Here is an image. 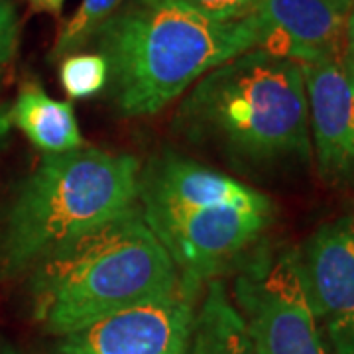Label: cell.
<instances>
[{
    "label": "cell",
    "instance_id": "cell-1",
    "mask_svg": "<svg viewBox=\"0 0 354 354\" xmlns=\"http://www.w3.org/2000/svg\"><path fill=\"white\" fill-rule=\"evenodd\" d=\"M30 274L36 317L59 337L181 288L177 266L138 205L51 254Z\"/></svg>",
    "mask_w": 354,
    "mask_h": 354
},
{
    "label": "cell",
    "instance_id": "cell-5",
    "mask_svg": "<svg viewBox=\"0 0 354 354\" xmlns=\"http://www.w3.org/2000/svg\"><path fill=\"white\" fill-rule=\"evenodd\" d=\"M140 162L77 148L46 153L0 213V279L32 272L85 232L138 203Z\"/></svg>",
    "mask_w": 354,
    "mask_h": 354
},
{
    "label": "cell",
    "instance_id": "cell-12",
    "mask_svg": "<svg viewBox=\"0 0 354 354\" xmlns=\"http://www.w3.org/2000/svg\"><path fill=\"white\" fill-rule=\"evenodd\" d=\"M187 354H254L241 313L218 281L211 283L199 315L193 317Z\"/></svg>",
    "mask_w": 354,
    "mask_h": 354
},
{
    "label": "cell",
    "instance_id": "cell-18",
    "mask_svg": "<svg viewBox=\"0 0 354 354\" xmlns=\"http://www.w3.org/2000/svg\"><path fill=\"white\" fill-rule=\"evenodd\" d=\"M30 6L36 12H48V14H59L64 8L65 0H28Z\"/></svg>",
    "mask_w": 354,
    "mask_h": 354
},
{
    "label": "cell",
    "instance_id": "cell-9",
    "mask_svg": "<svg viewBox=\"0 0 354 354\" xmlns=\"http://www.w3.org/2000/svg\"><path fill=\"white\" fill-rule=\"evenodd\" d=\"M354 0H262L248 14L256 50L313 64L341 59Z\"/></svg>",
    "mask_w": 354,
    "mask_h": 354
},
{
    "label": "cell",
    "instance_id": "cell-10",
    "mask_svg": "<svg viewBox=\"0 0 354 354\" xmlns=\"http://www.w3.org/2000/svg\"><path fill=\"white\" fill-rule=\"evenodd\" d=\"M304 67L309 132L319 174L329 181L354 177V77L342 59Z\"/></svg>",
    "mask_w": 354,
    "mask_h": 354
},
{
    "label": "cell",
    "instance_id": "cell-19",
    "mask_svg": "<svg viewBox=\"0 0 354 354\" xmlns=\"http://www.w3.org/2000/svg\"><path fill=\"white\" fill-rule=\"evenodd\" d=\"M8 130H10V118H8V114L0 109V142L8 134Z\"/></svg>",
    "mask_w": 354,
    "mask_h": 354
},
{
    "label": "cell",
    "instance_id": "cell-2",
    "mask_svg": "<svg viewBox=\"0 0 354 354\" xmlns=\"http://www.w3.org/2000/svg\"><path fill=\"white\" fill-rule=\"evenodd\" d=\"M176 124L239 164L311 158L301 64L244 51L203 75L181 102Z\"/></svg>",
    "mask_w": 354,
    "mask_h": 354
},
{
    "label": "cell",
    "instance_id": "cell-17",
    "mask_svg": "<svg viewBox=\"0 0 354 354\" xmlns=\"http://www.w3.org/2000/svg\"><path fill=\"white\" fill-rule=\"evenodd\" d=\"M342 64L346 67V71L354 77V4L353 10L348 14V22H346V32H344V48H342Z\"/></svg>",
    "mask_w": 354,
    "mask_h": 354
},
{
    "label": "cell",
    "instance_id": "cell-7",
    "mask_svg": "<svg viewBox=\"0 0 354 354\" xmlns=\"http://www.w3.org/2000/svg\"><path fill=\"white\" fill-rule=\"evenodd\" d=\"M197 286L181 278L171 295L62 337L59 354H187Z\"/></svg>",
    "mask_w": 354,
    "mask_h": 354
},
{
    "label": "cell",
    "instance_id": "cell-4",
    "mask_svg": "<svg viewBox=\"0 0 354 354\" xmlns=\"http://www.w3.org/2000/svg\"><path fill=\"white\" fill-rule=\"evenodd\" d=\"M138 203L181 278L195 286L236 262L276 213L262 191L174 153L140 171Z\"/></svg>",
    "mask_w": 354,
    "mask_h": 354
},
{
    "label": "cell",
    "instance_id": "cell-6",
    "mask_svg": "<svg viewBox=\"0 0 354 354\" xmlns=\"http://www.w3.org/2000/svg\"><path fill=\"white\" fill-rule=\"evenodd\" d=\"M232 304L254 354H330L309 304L299 250L252 258L236 276Z\"/></svg>",
    "mask_w": 354,
    "mask_h": 354
},
{
    "label": "cell",
    "instance_id": "cell-8",
    "mask_svg": "<svg viewBox=\"0 0 354 354\" xmlns=\"http://www.w3.org/2000/svg\"><path fill=\"white\" fill-rule=\"evenodd\" d=\"M299 258L309 304L330 354H354V216L321 225Z\"/></svg>",
    "mask_w": 354,
    "mask_h": 354
},
{
    "label": "cell",
    "instance_id": "cell-14",
    "mask_svg": "<svg viewBox=\"0 0 354 354\" xmlns=\"http://www.w3.org/2000/svg\"><path fill=\"white\" fill-rule=\"evenodd\" d=\"M59 79L71 99H85L101 93L109 81V65L101 53H71L62 59Z\"/></svg>",
    "mask_w": 354,
    "mask_h": 354
},
{
    "label": "cell",
    "instance_id": "cell-11",
    "mask_svg": "<svg viewBox=\"0 0 354 354\" xmlns=\"http://www.w3.org/2000/svg\"><path fill=\"white\" fill-rule=\"evenodd\" d=\"M8 118L44 153L69 152L85 144L71 102L50 97L36 79L22 83Z\"/></svg>",
    "mask_w": 354,
    "mask_h": 354
},
{
    "label": "cell",
    "instance_id": "cell-13",
    "mask_svg": "<svg viewBox=\"0 0 354 354\" xmlns=\"http://www.w3.org/2000/svg\"><path fill=\"white\" fill-rule=\"evenodd\" d=\"M120 4L122 0H81L73 16L59 30L51 48V59L62 62L67 55L87 48L104 22L118 12Z\"/></svg>",
    "mask_w": 354,
    "mask_h": 354
},
{
    "label": "cell",
    "instance_id": "cell-16",
    "mask_svg": "<svg viewBox=\"0 0 354 354\" xmlns=\"http://www.w3.org/2000/svg\"><path fill=\"white\" fill-rule=\"evenodd\" d=\"M20 20L14 0H0V71L10 64L18 50Z\"/></svg>",
    "mask_w": 354,
    "mask_h": 354
},
{
    "label": "cell",
    "instance_id": "cell-15",
    "mask_svg": "<svg viewBox=\"0 0 354 354\" xmlns=\"http://www.w3.org/2000/svg\"><path fill=\"white\" fill-rule=\"evenodd\" d=\"M152 6H174L187 12L199 14L215 22H236L254 12L262 0H138Z\"/></svg>",
    "mask_w": 354,
    "mask_h": 354
},
{
    "label": "cell",
    "instance_id": "cell-3",
    "mask_svg": "<svg viewBox=\"0 0 354 354\" xmlns=\"http://www.w3.org/2000/svg\"><path fill=\"white\" fill-rule=\"evenodd\" d=\"M93 41L109 65L111 95L127 116L160 113L211 69L256 50L248 16L215 22L138 0L118 8Z\"/></svg>",
    "mask_w": 354,
    "mask_h": 354
}]
</instances>
